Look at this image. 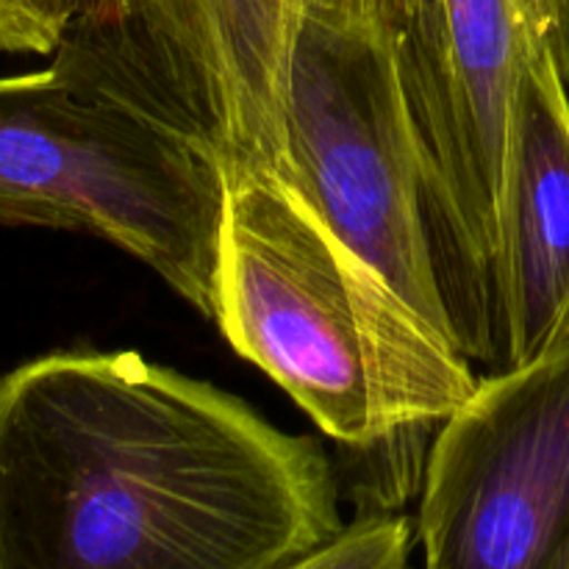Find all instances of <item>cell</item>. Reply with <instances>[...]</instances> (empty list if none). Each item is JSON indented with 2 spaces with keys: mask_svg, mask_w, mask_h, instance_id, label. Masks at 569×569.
Wrapping results in <instances>:
<instances>
[{
  "mask_svg": "<svg viewBox=\"0 0 569 569\" xmlns=\"http://www.w3.org/2000/svg\"><path fill=\"white\" fill-rule=\"evenodd\" d=\"M553 569H569V553H567V556H565V559H561V561H559V565H556Z\"/></svg>",
  "mask_w": 569,
  "mask_h": 569,
  "instance_id": "obj_12",
  "label": "cell"
},
{
  "mask_svg": "<svg viewBox=\"0 0 569 569\" xmlns=\"http://www.w3.org/2000/svg\"><path fill=\"white\" fill-rule=\"evenodd\" d=\"M348 528L326 450L133 350L0 376V569H283Z\"/></svg>",
  "mask_w": 569,
  "mask_h": 569,
  "instance_id": "obj_1",
  "label": "cell"
},
{
  "mask_svg": "<svg viewBox=\"0 0 569 569\" xmlns=\"http://www.w3.org/2000/svg\"><path fill=\"white\" fill-rule=\"evenodd\" d=\"M283 139L289 181L459 348L426 164L381 26L300 17Z\"/></svg>",
  "mask_w": 569,
  "mask_h": 569,
  "instance_id": "obj_5",
  "label": "cell"
},
{
  "mask_svg": "<svg viewBox=\"0 0 569 569\" xmlns=\"http://www.w3.org/2000/svg\"><path fill=\"white\" fill-rule=\"evenodd\" d=\"M426 164L456 342L498 365L492 267L511 100L522 64L569 53V0H378Z\"/></svg>",
  "mask_w": 569,
  "mask_h": 569,
  "instance_id": "obj_4",
  "label": "cell"
},
{
  "mask_svg": "<svg viewBox=\"0 0 569 569\" xmlns=\"http://www.w3.org/2000/svg\"><path fill=\"white\" fill-rule=\"evenodd\" d=\"M211 320L326 437L367 453L400 433L439 428L481 381L472 361L272 170L228 178Z\"/></svg>",
  "mask_w": 569,
  "mask_h": 569,
  "instance_id": "obj_2",
  "label": "cell"
},
{
  "mask_svg": "<svg viewBox=\"0 0 569 569\" xmlns=\"http://www.w3.org/2000/svg\"><path fill=\"white\" fill-rule=\"evenodd\" d=\"M415 522L406 515H365L317 553L283 569H409Z\"/></svg>",
  "mask_w": 569,
  "mask_h": 569,
  "instance_id": "obj_9",
  "label": "cell"
},
{
  "mask_svg": "<svg viewBox=\"0 0 569 569\" xmlns=\"http://www.w3.org/2000/svg\"><path fill=\"white\" fill-rule=\"evenodd\" d=\"M81 0H0V53H56Z\"/></svg>",
  "mask_w": 569,
  "mask_h": 569,
  "instance_id": "obj_10",
  "label": "cell"
},
{
  "mask_svg": "<svg viewBox=\"0 0 569 569\" xmlns=\"http://www.w3.org/2000/svg\"><path fill=\"white\" fill-rule=\"evenodd\" d=\"M569 53L522 64L511 100L492 267L498 367L531 365L569 333Z\"/></svg>",
  "mask_w": 569,
  "mask_h": 569,
  "instance_id": "obj_8",
  "label": "cell"
},
{
  "mask_svg": "<svg viewBox=\"0 0 569 569\" xmlns=\"http://www.w3.org/2000/svg\"><path fill=\"white\" fill-rule=\"evenodd\" d=\"M226 194L203 144L76 61L0 78V228L117 244L211 320Z\"/></svg>",
  "mask_w": 569,
  "mask_h": 569,
  "instance_id": "obj_3",
  "label": "cell"
},
{
  "mask_svg": "<svg viewBox=\"0 0 569 569\" xmlns=\"http://www.w3.org/2000/svg\"><path fill=\"white\" fill-rule=\"evenodd\" d=\"M415 537L422 569H553L569 553V333L481 378L437 428Z\"/></svg>",
  "mask_w": 569,
  "mask_h": 569,
  "instance_id": "obj_7",
  "label": "cell"
},
{
  "mask_svg": "<svg viewBox=\"0 0 569 569\" xmlns=\"http://www.w3.org/2000/svg\"><path fill=\"white\" fill-rule=\"evenodd\" d=\"M298 17L328 26H378V0H292Z\"/></svg>",
  "mask_w": 569,
  "mask_h": 569,
  "instance_id": "obj_11",
  "label": "cell"
},
{
  "mask_svg": "<svg viewBox=\"0 0 569 569\" xmlns=\"http://www.w3.org/2000/svg\"><path fill=\"white\" fill-rule=\"evenodd\" d=\"M292 0H81L56 50L203 144L228 178L287 176Z\"/></svg>",
  "mask_w": 569,
  "mask_h": 569,
  "instance_id": "obj_6",
  "label": "cell"
}]
</instances>
